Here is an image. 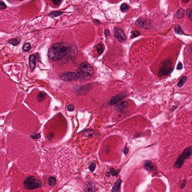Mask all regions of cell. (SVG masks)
<instances>
[{"label": "cell", "mask_w": 192, "mask_h": 192, "mask_svg": "<svg viewBox=\"0 0 192 192\" xmlns=\"http://www.w3.org/2000/svg\"><path fill=\"white\" fill-rule=\"evenodd\" d=\"M186 184V181L185 180V181H184V182H183L182 184V185H181V187H182V188H184V187H185V185Z\"/></svg>", "instance_id": "cell-38"}, {"label": "cell", "mask_w": 192, "mask_h": 192, "mask_svg": "<svg viewBox=\"0 0 192 192\" xmlns=\"http://www.w3.org/2000/svg\"><path fill=\"white\" fill-rule=\"evenodd\" d=\"M121 181L120 180H118L117 181H116L112 188V191L113 192H119V188L120 187V185H121Z\"/></svg>", "instance_id": "cell-14"}, {"label": "cell", "mask_w": 192, "mask_h": 192, "mask_svg": "<svg viewBox=\"0 0 192 192\" xmlns=\"http://www.w3.org/2000/svg\"><path fill=\"white\" fill-rule=\"evenodd\" d=\"M95 167H96V164L94 162H93V163H92L91 165L89 167L90 170L92 172H93L94 171Z\"/></svg>", "instance_id": "cell-27"}, {"label": "cell", "mask_w": 192, "mask_h": 192, "mask_svg": "<svg viewBox=\"0 0 192 192\" xmlns=\"http://www.w3.org/2000/svg\"><path fill=\"white\" fill-rule=\"evenodd\" d=\"M40 137L41 135L39 133L31 135V137L33 139H39L40 138Z\"/></svg>", "instance_id": "cell-26"}, {"label": "cell", "mask_w": 192, "mask_h": 192, "mask_svg": "<svg viewBox=\"0 0 192 192\" xmlns=\"http://www.w3.org/2000/svg\"><path fill=\"white\" fill-rule=\"evenodd\" d=\"M183 68V65L181 62H179L177 65V70H181Z\"/></svg>", "instance_id": "cell-31"}, {"label": "cell", "mask_w": 192, "mask_h": 192, "mask_svg": "<svg viewBox=\"0 0 192 192\" xmlns=\"http://www.w3.org/2000/svg\"><path fill=\"white\" fill-rule=\"evenodd\" d=\"M129 151V149L127 147H125V148H124V154H128V152Z\"/></svg>", "instance_id": "cell-35"}, {"label": "cell", "mask_w": 192, "mask_h": 192, "mask_svg": "<svg viewBox=\"0 0 192 192\" xmlns=\"http://www.w3.org/2000/svg\"><path fill=\"white\" fill-rule=\"evenodd\" d=\"M187 80V76H184L183 77L181 78V79L179 80V81L177 83V85L178 87L179 88H181L183 86V85L184 84L185 82Z\"/></svg>", "instance_id": "cell-19"}, {"label": "cell", "mask_w": 192, "mask_h": 192, "mask_svg": "<svg viewBox=\"0 0 192 192\" xmlns=\"http://www.w3.org/2000/svg\"><path fill=\"white\" fill-rule=\"evenodd\" d=\"M46 96H47L46 93L44 92H42L39 93L38 94L37 96H36V98L38 101L39 102H41L46 100Z\"/></svg>", "instance_id": "cell-13"}, {"label": "cell", "mask_w": 192, "mask_h": 192, "mask_svg": "<svg viewBox=\"0 0 192 192\" xmlns=\"http://www.w3.org/2000/svg\"><path fill=\"white\" fill-rule=\"evenodd\" d=\"M56 179L53 177H51L49 179V180H48V183H49V185L51 186H54L55 185L56 183Z\"/></svg>", "instance_id": "cell-22"}, {"label": "cell", "mask_w": 192, "mask_h": 192, "mask_svg": "<svg viewBox=\"0 0 192 192\" xmlns=\"http://www.w3.org/2000/svg\"><path fill=\"white\" fill-rule=\"evenodd\" d=\"M97 50L99 54H101L103 52L104 50L103 49V45L101 43H99L97 46Z\"/></svg>", "instance_id": "cell-24"}, {"label": "cell", "mask_w": 192, "mask_h": 192, "mask_svg": "<svg viewBox=\"0 0 192 192\" xmlns=\"http://www.w3.org/2000/svg\"><path fill=\"white\" fill-rule=\"evenodd\" d=\"M110 172H111V173L112 174V175L113 176H116L118 174L119 172V171L118 170H115L114 168H111L110 169Z\"/></svg>", "instance_id": "cell-25"}, {"label": "cell", "mask_w": 192, "mask_h": 192, "mask_svg": "<svg viewBox=\"0 0 192 192\" xmlns=\"http://www.w3.org/2000/svg\"><path fill=\"white\" fill-rule=\"evenodd\" d=\"M188 51L190 53L192 54V44L189 45V46Z\"/></svg>", "instance_id": "cell-34"}, {"label": "cell", "mask_w": 192, "mask_h": 192, "mask_svg": "<svg viewBox=\"0 0 192 192\" xmlns=\"http://www.w3.org/2000/svg\"><path fill=\"white\" fill-rule=\"evenodd\" d=\"M114 33L115 37L120 42H124L127 39V36L124 33V31L119 27H115L114 29Z\"/></svg>", "instance_id": "cell-8"}, {"label": "cell", "mask_w": 192, "mask_h": 192, "mask_svg": "<svg viewBox=\"0 0 192 192\" xmlns=\"http://www.w3.org/2000/svg\"><path fill=\"white\" fill-rule=\"evenodd\" d=\"M71 49V47L68 43H55L50 48L48 55L50 60L57 61L64 57Z\"/></svg>", "instance_id": "cell-1"}, {"label": "cell", "mask_w": 192, "mask_h": 192, "mask_svg": "<svg viewBox=\"0 0 192 192\" xmlns=\"http://www.w3.org/2000/svg\"><path fill=\"white\" fill-rule=\"evenodd\" d=\"M144 167L147 170L151 171L153 170L154 166L150 161H146L144 163Z\"/></svg>", "instance_id": "cell-12"}, {"label": "cell", "mask_w": 192, "mask_h": 192, "mask_svg": "<svg viewBox=\"0 0 192 192\" xmlns=\"http://www.w3.org/2000/svg\"><path fill=\"white\" fill-rule=\"evenodd\" d=\"M174 30L177 34L179 35L183 34V32L182 31L181 27L178 24H176L174 26Z\"/></svg>", "instance_id": "cell-23"}, {"label": "cell", "mask_w": 192, "mask_h": 192, "mask_svg": "<svg viewBox=\"0 0 192 192\" xmlns=\"http://www.w3.org/2000/svg\"><path fill=\"white\" fill-rule=\"evenodd\" d=\"M21 41V39L20 38L18 37L9 40L8 42L13 46H16Z\"/></svg>", "instance_id": "cell-17"}, {"label": "cell", "mask_w": 192, "mask_h": 192, "mask_svg": "<svg viewBox=\"0 0 192 192\" xmlns=\"http://www.w3.org/2000/svg\"><path fill=\"white\" fill-rule=\"evenodd\" d=\"M22 49L24 51L27 52L31 49V45L29 43H26L23 45Z\"/></svg>", "instance_id": "cell-20"}, {"label": "cell", "mask_w": 192, "mask_h": 192, "mask_svg": "<svg viewBox=\"0 0 192 192\" xmlns=\"http://www.w3.org/2000/svg\"><path fill=\"white\" fill-rule=\"evenodd\" d=\"M120 9L122 12H127L129 9L128 6L127 4L123 3L121 5Z\"/></svg>", "instance_id": "cell-21"}, {"label": "cell", "mask_w": 192, "mask_h": 192, "mask_svg": "<svg viewBox=\"0 0 192 192\" xmlns=\"http://www.w3.org/2000/svg\"><path fill=\"white\" fill-rule=\"evenodd\" d=\"M74 109V106L71 104H69L67 107V110L69 111H73Z\"/></svg>", "instance_id": "cell-29"}, {"label": "cell", "mask_w": 192, "mask_h": 192, "mask_svg": "<svg viewBox=\"0 0 192 192\" xmlns=\"http://www.w3.org/2000/svg\"><path fill=\"white\" fill-rule=\"evenodd\" d=\"M29 66L31 68L33 69H34L36 66V59L34 54L30 55L29 58Z\"/></svg>", "instance_id": "cell-11"}, {"label": "cell", "mask_w": 192, "mask_h": 192, "mask_svg": "<svg viewBox=\"0 0 192 192\" xmlns=\"http://www.w3.org/2000/svg\"><path fill=\"white\" fill-rule=\"evenodd\" d=\"M59 77L62 80L65 81H73L78 78L76 73L73 72L63 73L60 74Z\"/></svg>", "instance_id": "cell-7"}, {"label": "cell", "mask_w": 192, "mask_h": 192, "mask_svg": "<svg viewBox=\"0 0 192 192\" xmlns=\"http://www.w3.org/2000/svg\"><path fill=\"white\" fill-rule=\"evenodd\" d=\"M129 104L127 102L123 101L118 104L115 107V109L118 112H123L128 108Z\"/></svg>", "instance_id": "cell-10"}, {"label": "cell", "mask_w": 192, "mask_h": 192, "mask_svg": "<svg viewBox=\"0 0 192 192\" xmlns=\"http://www.w3.org/2000/svg\"><path fill=\"white\" fill-rule=\"evenodd\" d=\"M7 8V6L4 2L1 1L0 2V8L1 9H5Z\"/></svg>", "instance_id": "cell-28"}, {"label": "cell", "mask_w": 192, "mask_h": 192, "mask_svg": "<svg viewBox=\"0 0 192 192\" xmlns=\"http://www.w3.org/2000/svg\"><path fill=\"white\" fill-rule=\"evenodd\" d=\"M24 187L28 189H35L41 186V183L34 177L31 176L26 179L24 182Z\"/></svg>", "instance_id": "cell-4"}, {"label": "cell", "mask_w": 192, "mask_h": 192, "mask_svg": "<svg viewBox=\"0 0 192 192\" xmlns=\"http://www.w3.org/2000/svg\"><path fill=\"white\" fill-rule=\"evenodd\" d=\"M76 74L78 78L83 79L92 76L94 74V70L89 63L83 62L80 64V69H78Z\"/></svg>", "instance_id": "cell-2"}, {"label": "cell", "mask_w": 192, "mask_h": 192, "mask_svg": "<svg viewBox=\"0 0 192 192\" xmlns=\"http://www.w3.org/2000/svg\"><path fill=\"white\" fill-rule=\"evenodd\" d=\"M63 14V12L62 11H52L51 12L48 14V16L49 17L53 18V17H58L62 15Z\"/></svg>", "instance_id": "cell-16"}, {"label": "cell", "mask_w": 192, "mask_h": 192, "mask_svg": "<svg viewBox=\"0 0 192 192\" xmlns=\"http://www.w3.org/2000/svg\"><path fill=\"white\" fill-rule=\"evenodd\" d=\"M93 22L94 23H95V24H98L100 23V22L98 20H94L93 21Z\"/></svg>", "instance_id": "cell-37"}, {"label": "cell", "mask_w": 192, "mask_h": 192, "mask_svg": "<svg viewBox=\"0 0 192 192\" xmlns=\"http://www.w3.org/2000/svg\"><path fill=\"white\" fill-rule=\"evenodd\" d=\"M105 175L107 177H109L110 176V173L109 172H107L105 173Z\"/></svg>", "instance_id": "cell-39"}, {"label": "cell", "mask_w": 192, "mask_h": 192, "mask_svg": "<svg viewBox=\"0 0 192 192\" xmlns=\"http://www.w3.org/2000/svg\"><path fill=\"white\" fill-rule=\"evenodd\" d=\"M135 25L138 27L143 29H149L151 28L152 24L151 22L146 18L141 17L137 20Z\"/></svg>", "instance_id": "cell-6"}, {"label": "cell", "mask_w": 192, "mask_h": 192, "mask_svg": "<svg viewBox=\"0 0 192 192\" xmlns=\"http://www.w3.org/2000/svg\"><path fill=\"white\" fill-rule=\"evenodd\" d=\"M192 155V146L189 147L185 149L180 156L177 159V160L174 164L176 168L180 169L182 166L186 159L189 158Z\"/></svg>", "instance_id": "cell-3"}, {"label": "cell", "mask_w": 192, "mask_h": 192, "mask_svg": "<svg viewBox=\"0 0 192 192\" xmlns=\"http://www.w3.org/2000/svg\"><path fill=\"white\" fill-rule=\"evenodd\" d=\"M139 35H140V32L138 31H135L133 33V35L134 37L139 36Z\"/></svg>", "instance_id": "cell-32"}, {"label": "cell", "mask_w": 192, "mask_h": 192, "mask_svg": "<svg viewBox=\"0 0 192 192\" xmlns=\"http://www.w3.org/2000/svg\"><path fill=\"white\" fill-rule=\"evenodd\" d=\"M105 35V36H107L110 35V32L108 30H105L104 32Z\"/></svg>", "instance_id": "cell-33"}, {"label": "cell", "mask_w": 192, "mask_h": 192, "mask_svg": "<svg viewBox=\"0 0 192 192\" xmlns=\"http://www.w3.org/2000/svg\"><path fill=\"white\" fill-rule=\"evenodd\" d=\"M52 2H53V3L54 5H57L60 4L62 2V0H52Z\"/></svg>", "instance_id": "cell-30"}, {"label": "cell", "mask_w": 192, "mask_h": 192, "mask_svg": "<svg viewBox=\"0 0 192 192\" xmlns=\"http://www.w3.org/2000/svg\"><path fill=\"white\" fill-rule=\"evenodd\" d=\"M93 187L90 183H86L84 186V192H93Z\"/></svg>", "instance_id": "cell-15"}, {"label": "cell", "mask_w": 192, "mask_h": 192, "mask_svg": "<svg viewBox=\"0 0 192 192\" xmlns=\"http://www.w3.org/2000/svg\"><path fill=\"white\" fill-rule=\"evenodd\" d=\"M189 17L190 20L192 21V10L191 11L190 13H189Z\"/></svg>", "instance_id": "cell-36"}, {"label": "cell", "mask_w": 192, "mask_h": 192, "mask_svg": "<svg viewBox=\"0 0 192 192\" xmlns=\"http://www.w3.org/2000/svg\"><path fill=\"white\" fill-rule=\"evenodd\" d=\"M172 65V62L167 60L161 64L159 71L158 75L159 76H166L172 73L173 69Z\"/></svg>", "instance_id": "cell-5"}, {"label": "cell", "mask_w": 192, "mask_h": 192, "mask_svg": "<svg viewBox=\"0 0 192 192\" xmlns=\"http://www.w3.org/2000/svg\"><path fill=\"white\" fill-rule=\"evenodd\" d=\"M185 14V11L183 9H179L176 13V16L178 19H182L184 17Z\"/></svg>", "instance_id": "cell-18"}, {"label": "cell", "mask_w": 192, "mask_h": 192, "mask_svg": "<svg viewBox=\"0 0 192 192\" xmlns=\"http://www.w3.org/2000/svg\"><path fill=\"white\" fill-rule=\"evenodd\" d=\"M125 97V95L124 93L115 95L111 98L110 102V104L111 105H115L119 103L121 101L123 100Z\"/></svg>", "instance_id": "cell-9"}]
</instances>
